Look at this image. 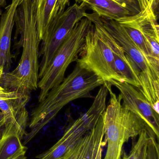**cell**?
<instances>
[{
    "label": "cell",
    "mask_w": 159,
    "mask_h": 159,
    "mask_svg": "<svg viewBox=\"0 0 159 159\" xmlns=\"http://www.w3.org/2000/svg\"><path fill=\"white\" fill-rule=\"evenodd\" d=\"M14 22L16 36L20 35L19 46L23 48L22 55L15 70L4 73L0 85L7 90L30 95L33 91L38 89L41 42L32 0H21L16 9Z\"/></svg>",
    "instance_id": "cell-1"
},
{
    "label": "cell",
    "mask_w": 159,
    "mask_h": 159,
    "mask_svg": "<svg viewBox=\"0 0 159 159\" xmlns=\"http://www.w3.org/2000/svg\"><path fill=\"white\" fill-rule=\"evenodd\" d=\"M105 83L101 77L77 61L72 72L52 89L32 111L30 130L23 138V144L31 142L67 104L80 98H92L91 91Z\"/></svg>",
    "instance_id": "cell-2"
},
{
    "label": "cell",
    "mask_w": 159,
    "mask_h": 159,
    "mask_svg": "<svg viewBox=\"0 0 159 159\" xmlns=\"http://www.w3.org/2000/svg\"><path fill=\"white\" fill-rule=\"evenodd\" d=\"M111 87L108 85L111 98L103 114L104 141L107 145L103 159H122L123 146L130 138L138 136L143 131H146L151 136L145 122L123 106L120 95L117 96Z\"/></svg>",
    "instance_id": "cell-3"
},
{
    "label": "cell",
    "mask_w": 159,
    "mask_h": 159,
    "mask_svg": "<svg viewBox=\"0 0 159 159\" xmlns=\"http://www.w3.org/2000/svg\"><path fill=\"white\" fill-rule=\"evenodd\" d=\"M86 17L92 25L86 35L81 58L77 61L105 82L112 80L124 81L115 66L109 33L103 26L99 16L94 13H87Z\"/></svg>",
    "instance_id": "cell-4"
},
{
    "label": "cell",
    "mask_w": 159,
    "mask_h": 159,
    "mask_svg": "<svg viewBox=\"0 0 159 159\" xmlns=\"http://www.w3.org/2000/svg\"><path fill=\"white\" fill-rule=\"evenodd\" d=\"M92 25V22L87 18H82L60 47L38 81V88L40 90L38 102H42L52 89L62 82L68 66L77 61L78 57L81 56L85 46L86 35Z\"/></svg>",
    "instance_id": "cell-5"
},
{
    "label": "cell",
    "mask_w": 159,
    "mask_h": 159,
    "mask_svg": "<svg viewBox=\"0 0 159 159\" xmlns=\"http://www.w3.org/2000/svg\"><path fill=\"white\" fill-rule=\"evenodd\" d=\"M99 18L106 31L120 44L141 71L140 90L159 112V68L153 65L143 54L116 20Z\"/></svg>",
    "instance_id": "cell-6"
},
{
    "label": "cell",
    "mask_w": 159,
    "mask_h": 159,
    "mask_svg": "<svg viewBox=\"0 0 159 159\" xmlns=\"http://www.w3.org/2000/svg\"><path fill=\"white\" fill-rule=\"evenodd\" d=\"M109 91L107 84L101 86L91 106L75 120L61 138L49 149L36 156L37 159H62L66 152L92 129L106 108Z\"/></svg>",
    "instance_id": "cell-7"
},
{
    "label": "cell",
    "mask_w": 159,
    "mask_h": 159,
    "mask_svg": "<svg viewBox=\"0 0 159 159\" xmlns=\"http://www.w3.org/2000/svg\"><path fill=\"white\" fill-rule=\"evenodd\" d=\"M86 9L76 3L68 7L58 18L50 30L48 36L43 43L39 64L38 78L41 79L52 61L56 52L69 36L75 25L86 17Z\"/></svg>",
    "instance_id": "cell-8"
},
{
    "label": "cell",
    "mask_w": 159,
    "mask_h": 159,
    "mask_svg": "<svg viewBox=\"0 0 159 159\" xmlns=\"http://www.w3.org/2000/svg\"><path fill=\"white\" fill-rule=\"evenodd\" d=\"M108 82L119 90L123 106L141 119L146 125L151 137L158 142L159 112L138 88L124 81L112 80Z\"/></svg>",
    "instance_id": "cell-9"
},
{
    "label": "cell",
    "mask_w": 159,
    "mask_h": 159,
    "mask_svg": "<svg viewBox=\"0 0 159 159\" xmlns=\"http://www.w3.org/2000/svg\"><path fill=\"white\" fill-rule=\"evenodd\" d=\"M4 73L3 66H0V79ZM30 99V95L7 90L0 85V110L3 115L4 124L15 125L23 139L27 133L29 117L26 105Z\"/></svg>",
    "instance_id": "cell-10"
},
{
    "label": "cell",
    "mask_w": 159,
    "mask_h": 159,
    "mask_svg": "<svg viewBox=\"0 0 159 159\" xmlns=\"http://www.w3.org/2000/svg\"><path fill=\"white\" fill-rule=\"evenodd\" d=\"M80 5L89 8L101 18L117 20L137 15L141 11L136 0H79Z\"/></svg>",
    "instance_id": "cell-11"
},
{
    "label": "cell",
    "mask_w": 159,
    "mask_h": 159,
    "mask_svg": "<svg viewBox=\"0 0 159 159\" xmlns=\"http://www.w3.org/2000/svg\"><path fill=\"white\" fill-rule=\"evenodd\" d=\"M40 41H45L55 22L71 0H32Z\"/></svg>",
    "instance_id": "cell-12"
},
{
    "label": "cell",
    "mask_w": 159,
    "mask_h": 159,
    "mask_svg": "<svg viewBox=\"0 0 159 159\" xmlns=\"http://www.w3.org/2000/svg\"><path fill=\"white\" fill-rule=\"evenodd\" d=\"M104 129L102 114L96 126L73 146L62 159H95L100 147L105 145Z\"/></svg>",
    "instance_id": "cell-13"
},
{
    "label": "cell",
    "mask_w": 159,
    "mask_h": 159,
    "mask_svg": "<svg viewBox=\"0 0 159 159\" xmlns=\"http://www.w3.org/2000/svg\"><path fill=\"white\" fill-rule=\"evenodd\" d=\"M109 39L117 71L124 81L141 89V71L131 58L125 53L122 47L109 34Z\"/></svg>",
    "instance_id": "cell-14"
},
{
    "label": "cell",
    "mask_w": 159,
    "mask_h": 159,
    "mask_svg": "<svg viewBox=\"0 0 159 159\" xmlns=\"http://www.w3.org/2000/svg\"><path fill=\"white\" fill-rule=\"evenodd\" d=\"M137 14L120 19L116 21L143 54L153 65L159 68V59L154 56L150 45L141 30Z\"/></svg>",
    "instance_id": "cell-15"
},
{
    "label": "cell",
    "mask_w": 159,
    "mask_h": 159,
    "mask_svg": "<svg viewBox=\"0 0 159 159\" xmlns=\"http://www.w3.org/2000/svg\"><path fill=\"white\" fill-rule=\"evenodd\" d=\"M19 131L12 123L4 124L0 136V159H11L22 153L27 148L22 143Z\"/></svg>",
    "instance_id": "cell-16"
},
{
    "label": "cell",
    "mask_w": 159,
    "mask_h": 159,
    "mask_svg": "<svg viewBox=\"0 0 159 159\" xmlns=\"http://www.w3.org/2000/svg\"><path fill=\"white\" fill-rule=\"evenodd\" d=\"M21 0H12L11 4L5 7V11L0 20V55L10 54L11 35L14 27V16Z\"/></svg>",
    "instance_id": "cell-17"
},
{
    "label": "cell",
    "mask_w": 159,
    "mask_h": 159,
    "mask_svg": "<svg viewBox=\"0 0 159 159\" xmlns=\"http://www.w3.org/2000/svg\"><path fill=\"white\" fill-rule=\"evenodd\" d=\"M150 136L146 131H143L138 135L137 141L133 144L130 152L128 155L125 153L122 159H140L144 151L147 148Z\"/></svg>",
    "instance_id": "cell-18"
},
{
    "label": "cell",
    "mask_w": 159,
    "mask_h": 159,
    "mask_svg": "<svg viewBox=\"0 0 159 159\" xmlns=\"http://www.w3.org/2000/svg\"><path fill=\"white\" fill-rule=\"evenodd\" d=\"M141 11L145 10L149 6V0H136Z\"/></svg>",
    "instance_id": "cell-19"
},
{
    "label": "cell",
    "mask_w": 159,
    "mask_h": 159,
    "mask_svg": "<svg viewBox=\"0 0 159 159\" xmlns=\"http://www.w3.org/2000/svg\"><path fill=\"white\" fill-rule=\"evenodd\" d=\"M149 6L152 7L155 13L158 7L159 0H149Z\"/></svg>",
    "instance_id": "cell-20"
},
{
    "label": "cell",
    "mask_w": 159,
    "mask_h": 159,
    "mask_svg": "<svg viewBox=\"0 0 159 159\" xmlns=\"http://www.w3.org/2000/svg\"><path fill=\"white\" fill-rule=\"evenodd\" d=\"M102 147H100L99 150H98L97 156H96L95 159H102V154L103 151Z\"/></svg>",
    "instance_id": "cell-21"
},
{
    "label": "cell",
    "mask_w": 159,
    "mask_h": 159,
    "mask_svg": "<svg viewBox=\"0 0 159 159\" xmlns=\"http://www.w3.org/2000/svg\"><path fill=\"white\" fill-rule=\"evenodd\" d=\"M11 159H27V157H26L25 153H22V154H20L18 156H16Z\"/></svg>",
    "instance_id": "cell-22"
},
{
    "label": "cell",
    "mask_w": 159,
    "mask_h": 159,
    "mask_svg": "<svg viewBox=\"0 0 159 159\" xmlns=\"http://www.w3.org/2000/svg\"><path fill=\"white\" fill-rule=\"evenodd\" d=\"M5 123L3 115L2 112H0V129L2 127Z\"/></svg>",
    "instance_id": "cell-23"
},
{
    "label": "cell",
    "mask_w": 159,
    "mask_h": 159,
    "mask_svg": "<svg viewBox=\"0 0 159 159\" xmlns=\"http://www.w3.org/2000/svg\"><path fill=\"white\" fill-rule=\"evenodd\" d=\"M6 5V0H0V7H5Z\"/></svg>",
    "instance_id": "cell-24"
},
{
    "label": "cell",
    "mask_w": 159,
    "mask_h": 159,
    "mask_svg": "<svg viewBox=\"0 0 159 159\" xmlns=\"http://www.w3.org/2000/svg\"><path fill=\"white\" fill-rule=\"evenodd\" d=\"M147 148L144 151L143 153V155H142V157H141V158L140 159H146V154H147Z\"/></svg>",
    "instance_id": "cell-25"
},
{
    "label": "cell",
    "mask_w": 159,
    "mask_h": 159,
    "mask_svg": "<svg viewBox=\"0 0 159 159\" xmlns=\"http://www.w3.org/2000/svg\"><path fill=\"white\" fill-rule=\"evenodd\" d=\"M2 127H3V126H2ZM2 128H1V129H0V136H1V133H2Z\"/></svg>",
    "instance_id": "cell-26"
},
{
    "label": "cell",
    "mask_w": 159,
    "mask_h": 159,
    "mask_svg": "<svg viewBox=\"0 0 159 159\" xmlns=\"http://www.w3.org/2000/svg\"><path fill=\"white\" fill-rule=\"evenodd\" d=\"M2 11H1V9H0V15H2Z\"/></svg>",
    "instance_id": "cell-27"
}]
</instances>
